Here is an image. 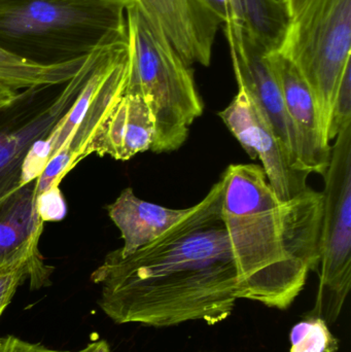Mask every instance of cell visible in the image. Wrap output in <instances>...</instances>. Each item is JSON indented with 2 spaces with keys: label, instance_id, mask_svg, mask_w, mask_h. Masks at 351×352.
<instances>
[{
  "label": "cell",
  "instance_id": "1",
  "mask_svg": "<svg viewBox=\"0 0 351 352\" xmlns=\"http://www.w3.org/2000/svg\"><path fill=\"white\" fill-rule=\"evenodd\" d=\"M224 175L170 229L129 256L109 252L92 273L98 305L117 324H220L245 299L222 219Z\"/></svg>",
  "mask_w": 351,
  "mask_h": 352
},
{
  "label": "cell",
  "instance_id": "26",
  "mask_svg": "<svg viewBox=\"0 0 351 352\" xmlns=\"http://www.w3.org/2000/svg\"><path fill=\"white\" fill-rule=\"evenodd\" d=\"M92 1L104 2V3L115 4L127 8L131 4L135 3V0H92Z\"/></svg>",
  "mask_w": 351,
  "mask_h": 352
},
{
  "label": "cell",
  "instance_id": "13",
  "mask_svg": "<svg viewBox=\"0 0 351 352\" xmlns=\"http://www.w3.org/2000/svg\"><path fill=\"white\" fill-rule=\"evenodd\" d=\"M155 121L146 99L124 93L99 128L90 155L128 161L152 148Z\"/></svg>",
  "mask_w": 351,
  "mask_h": 352
},
{
  "label": "cell",
  "instance_id": "16",
  "mask_svg": "<svg viewBox=\"0 0 351 352\" xmlns=\"http://www.w3.org/2000/svg\"><path fill=\"white\" fill-rule=\"evenodd\" d=\"M87 56L62 63L43 64L0 47V90L12 93L41 85L63 84L78 72Z\"/></svg>",
  "mask_w": 351,
  "mask_h": 352
},
{
  "label": "cell",
  "instance_id": "8",
  "mask_svg": "<svg viewBox=\"0 0 351 352\" xmlns=\"http://www.w3.org/2000/svg\"><path fill=\"white\" fill-rule=\"evenodd\" d=\"M324 178L319 289L305 316L331 324L339 318L351 287V123L336 136Z\"/></svg>",
  "mask_w": 351,
  "mask_h": 352
},
{
  "label": "cell",
  "instance_id": "4",
  "mask_svg": "<svg viewBox=\"0 0 351 352\" xmlns=\"http://www.w3.org/2000/svg\"><path fill=\"white\" fill-rule=\"evenodd\" d=\"M126 30V8L92 0H0V47L43 64L86 57Z\"/></svg>",
  "mask_w": 351,
  "mask_h": 352
},
{
  "label": "cell",
  "instance_id": "18",
  "mask_svg": "<svg viewBox=\"0 0 351 352\" xmlns=\"http://www.w3.org/2000/svg\"><path fill=\"white\" fill-rule=\"evenodd\" d=\"M52 270L43 263L41 254L25 256L0 267V316L25 281L29 280L32 289L51 285Z\"/></svg>",
  "mask_w": 351,
  "mask_h": 352
},
{
  "label": "cell",
  "instance_id": "21",
  "mask_svg": "<svg viewBox=\"0 0 351 352\" xmlns=\"http://www.w3.org/2000/svg\"><path fill=\"white\" fill-rule=\"evenodd\" d=\"M36 205L43 223L62 221L67 213L65 199L59 186H54L37 195Z\"/></svg>",
  "mask_w": 351,
  "mask_h": 352
},
{
  "label": "cell",
  "instance_id": "12",
  "mask_svg": "<svg viewBox=\"0 0 351 352\" xmlns=\"http://www.w3.org/2000/svg\"><path fill=\"white\" fill-rule=\"evenodd\" d=\"M188 65L208 66L220 16L207 0H135Z\"/></svg>",
  "mask_w": 351,
  "mask_h": 352
},
{
  "label": "cell",
  "instance_id": "11",
  "mask_svg": "<svg viewBox=\"0 0 351 352\" xmlns=\"http://www.w3.org/2000/svg\"><path fill=\"white\" fill-rule=\"evenodd\" d=\"M267 57L294 129L301 167L309 175L324 176L331 160L332 146L324 134L313 92L298 68L286 56L273 52Z\"/></svg>",
  "mask_w": 351,
  "mask_h": 352
},
{
  "label": "cell",
  "instance_id": "22",
  "mask_svg": "<svg viewBox=\"0 0 351 352\" xmlns=\"http://www.w3.org/2000/svg\"><path fill=\"white\" fill-rule=\"evenodd\" d=\"M0 352H69L56 351L45 345L27 342L14 336L0 338Z\"/></svg>",
  "mask_w": 351,
  "mask_h": 352
},
{
  "label": "cell",
  "instance_id": "14",
  "mask_svg": "<svg viewBox=\"0 0 351 352\" xmlns=\"http://www.w3.org/2000/svg\"><path fill=\"white\" fill-rule=\"evenodd\" d=\"M36 184L37 178L0 200V267L41 254L45 223L37 211Z\"/></svg>",
  "mask_w": 351,
  "mask_h": 352
},
{
  "label": "cell",
  "instance_id": "24",
  "mask_svg": "<svg viewBox=\"0 0 351 352\" xmlns=\"http://www.w3.org/2000/svg\"><path fill=\"white\" fill-rule=\"evenodd\" d=\"M282 1L284 2L288 14H290V18L292 19L302 10L303 6L308 0H282Z\"/></svg>",
  "mask_w": 351,
  "mask_h": 352
},
{
  "label": "cell",
  "instance_id": "23",
  "mask_svg": "<svg viewBox=\"0 0 351 352\" xmlns=\"http://www.w3.org/2000/svg\"><path fill=\"white\" fill-rule=\"evenodd\" d=\"M212 10L220 16L222 25L229 22H240L237 0H207Z\"/></svg>",
  "mask_w": 351,
  "mask_h": 352
},
{
  "label": "cell",
  "instance_id": "5",
  "mask_svg": "<svg viewBox=\"0 0 351 352\" xmlns=\"http://www.w3.org/2000/svg\"><path fill=\"white\" fill-rule=\"evenodd\" d=\"M127 37L99 62L76 104L49 138L35 144L23 167L22 184L36 179L37 195L59 186L90 156L99 128L127 87Z\"/></svg>",
  "mask_w": 351,
  "mask_h": 352
},
{
  "label": "cell",
  "instance_id": "20",
  "mask_svg": "<svg viewBox=\"0 0 351 352\" xmlns=\"http://www.w3.org/2000/svg\"><path fill=\"white\" fill-rule=\"evenodd\" d=\"M348 123H351V64L346 67L334 100L331 123L328 132L330 142L335 140L338 133Z\"/></svg>",
  "mask_w": 351,
  "mask_h": 352
},
{
  "label": "cell",
  "instance_id": "15",
  "mask_svg": "<svg viewBox=\"0 0 351 352\" xmlns=\"http://www.w3.org/2000/svg\"><path fill=\"white\" fill-rule=\"evenodd\" d=\"M107 211L124 241L117 252L126 256L160 237L185 214L188 208L161 206L138 198L131 188H126L109 205Z\"/></svg>",
  "mask_w": 351,
  "mask_h": 352
},
{
  "label": "cell",
  "instance_id": "17",
  "mask_svg": "<svg viewBox=\"0 0 351 352\" xmlns=\"http://www.w3.org/2000/svg\"><path fill=\"white\" fill-rule=\"evenodd\" d=\"M242 26L268 53L284 43L291 18L282 0H237Z\"/></svg>",
  "mask_w": 351,
  "mask_h": 352
},
{
  "label": "cell",
  "instance_id": "7",
  "mask_svg": "<svg viewBox=\"0 0 351 352\" xmlns=\"http://www.w3.org/2000/svg\"><path fill=\"white\" fill-rule=\"evenodd\" d=\"M351 0H308L291 19L280 51L310 88L328 138L336 93L351 64Z\"/></svg>",
  "mask_w": 351,
  "mask_h": 352
},
{
  "label": "cell",
  "instance_id": "25",
  "mask_svg": "<svg viewBox=\"0 0 351 352\" xmlns=\"http://www.w3.org/2000/svg\"><path fill=\"white\" fill-rule=\"evenodd\" d=\"M76 352H111V351L106 341L98 340L96 342L90 343L84 349Z\"/></svg>",
  "mask_w": 351,
  "mask_h": 352
},
{
  "label": "cell",
  "instance_id": "10",
  "mask_svg": "<svg viewBox=\"0 0 351 352\" xmlns=\"http://www.w3.org/2000/svg\"><path fill=\"white\" fill-rule=\"evenodd\" d=\"M223 25L230 45L238 87L251 95L292 157L295 166L303 170L299 161L294 129L286 115L280 85L268 61L269 53L249 35L240 22Z\"/></svg>",
  "mask_w": 351,
  "mask_h": 352
},
{
  "label": "cell",
  "instance_id": "3",
  "mask_svg": "<svg viewBox=\"0 0 351 352\" xmlns=\"http://www.w3.org/2000/svg\"><path fill=\"white\" fill-rule=\"evenodd\" d=\"M126 29L129 70L125 93L141 95L152 111L150 151L175 152L204 111L193 70L136 3L126 8Z\"/></svg>",
  "mask_w": 351,
  "mask_h": 352
},
{
  "label": "cell",
  "instance_id": "9",
  "mask_svg": "<svg viewBox=\"0 0 351 352\" xmlns=\"http://www.w3.org/2000/svg\"><path fill=\"white\" fill-rule=\"evenodd\" d=\"M218 117L247 155L253 160H261L266 177L280 200H290L310 188L307 184L310 175L295 166L271 124L245 89L238 87L237 94Z\"/></svg>",
  "mask_w": 351,
  "mask_h": 352
},
{
  "label": "cell",
  "instance_id": "2",
  "mask_svg": "<svg viewBox=\"0 0 351 352\" xmlns=\"http://www.w3.org/2000/svg\"><path fill=\"white\" fill-rule=\"evenodd\" d=\"M222 219L245 299L286 310L319 270L323 192L282 201L256 164H231Z\"/></svg>",
  "mask_w": 351,
  "mask_h": 352
},
{
  "label": "cell",
  "instance_id": "19",
  "mask_svg": "<svg viewBox=\"0 0 351 352\" xmlns=\"http://www.w3.org/2000/svg\"><path fill=\"white\" fill-rule=\"evenodd\" d=\"M290 333V352H338L339 340L321 318L305 316Z\"/></svg>",
  "mask_w": 351,
  "mask_h": 352
},
{
  "label": "cell",
  "instance_id": "6",
  "mask_svg": "<svg viewBox=\"0 0 351 352\" xmlns=\"http://www.w3.org/2000/svg\"><path fill=\"white\" fill-rule=\"evenodd\" d=\"M126 33L105 39L63 84L41 85L0 97V200L22 186L23 167L35 144L49 138L71 111L99 62Z\"/></svg>",
  "mask_w": 351,
  "mask_h": 352
}]
</instances>
